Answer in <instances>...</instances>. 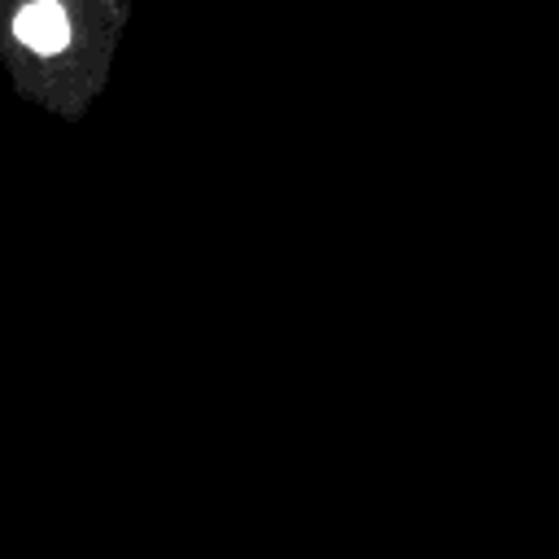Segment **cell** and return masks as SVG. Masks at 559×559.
Segmentation results:
<instances>
[{
  "label": "cell",
  "instance_id": "6da1fadb",
  "mask_svg": "<svg viewBox=\"0 0 559 559\" xmlns=\"http://www.w3.org/2000/svg\"><path fill=\"white\" fill-rule=\"evenodd\" d=\"M131 13L135 0H0L9 87L61 122H83L109 87Z\"/></svg>",
  "mask_w": 559,
  "mask_h": 559
}]
</instances>
